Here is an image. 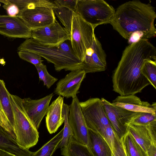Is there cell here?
<instances>
[{"instance_id":"obj_30","label":"cell","mask_w":156,"mask_h":156,"mask_svg":"<svg viewBox=\"0 0 156 156\" xmlns=\"http://www.w3.org/2000/svg\"><path fill=\"white\" fill-rule=\"evenodd\" d=\"M19 57L22 59L30 63L34 66L42 63L41 57L34 52L25 50L18 51Z\"/></svg>"},{"instance_id":"obj_27","label":"cell","mask_w":156,"mask_h":156,"mask_svg":"<svg viewBox=\"0 0 156 156\" xmlns=\"http://www.w3.org/2000/svg\"><path fill=\"white\" fill-rule=\"evenodd\" d=\"M69 110V105L63 103L62 109V115L64 118V125L62 139L57 146V149L61 148L67 143L70 137L73 135L71 129L69 124L68 116Z\"/></svg>"},{"instance_id":"obj_37","label":"cell","mask_w":156,"mask_h":156,"mask_svg":"<svg viewBox=\"0 0 156 156\" xmlns=\"http://www.w3.org/2000/svg\"><path fill=\"white\" fill-rule=\"evenodd\" d=\"M0 113H1V114L3 115H4L2 113V111L1 109V108H0Z\"/></svg>"},{"instance_id":"obj_21","label":"cell","mask_w":156,"mask_h":156,"mask_svg":"<svg viewBox=\"0 0 156 156\" xmlns=\"http://www.w3.org/2000/svg\"><path fill=\"white\" fill-rule=\"evenodd\" d=\"M10 94L6 87L4 82L3 80L0 79V108L13 131L14 115Z\"/></svg>"},{"instance_id":"obj_10","label":"cell","mask_w":156,"mask_h":156,"mask_svg":"<svg viewBox=\"0 0 156 156\" xmlns=\"http://www.w3.org/2000/svg\"><path fill=\"white\" fill-rule=\"evenodd\" d=\"M68 119L73 138L79 142L87 146L88 129L77 96L73 98L69 105Z\"/></svg>"},{"instance_id":"obj_36","label":"cell","mask_w":156,"mask_h":156,"mask_svg":"<svg viewBox=\"0 0 156 156\" xmlns=\"http://www.w3.org/2000/svg\"><path fill=\"white\" fill-rule=\"evenodd\" d=\"M0 156H19L0 148Z\"/></svg>"},{"instance_id":"obj_4","label":"cell","mask_w":156,"mask_h":156,"mask_svg":"<svg viewBox=\"0 0 156 156\" xmlns=\"http://www.w3.org/2000/svg\"><path fill=\"white\" fill-rule=\"evenodd\" d=\"M81 110L88 129L100 134L109 144L112 151L115 132L105 111L101 99L90 98L80 102Z\"/></svg>"},{"instance_id":"obj_16","label":"cell","mask_w":156,"mask_h":156,"mask_svg":"<svg viewBox=\"0 0 156 156\" xmlns=\"http://www.w3.org/2000/svg\"><path fill=\"white\" fill-rule=\"evenodd\" d=\"M112 103L115 106L136 112H147L156 114V103L150 104L147 101H142L134 94L119 96Z\"/></svg>"},{"instance_id":"obj_24","label":"cell","mask_w":156,"mask_h":156,"mask_svg":"<svg viewBox=\"0 0 156 156\" xmlns=\"http://www.w3.org/2000/svg\"><path fill=\"white\" fill-rule=\"evenodd\" d=\"M63 128L55 136L45 144L31 156H52L56 150L62 136Z\"/></svg>"},{"instance_id":"obj_18","label":"cell","mask_w":156,"mask_h":156,"mask_svg":"<svg viewBox=\"0 0 156 156\" xmlns=\"http://www.w3.org/2000/svg\"><path fill=\"white\" fill-rule=\"evenodd\" d=\"M87 146L94 156H112V150L104 138L88 129Z\"/></svg>"},{"instance_id":"obj_11","label":"cell","mask_w":156,"mask_h":156,"mask_svg":"<svg viewBox=\"0 0 156 156\" xmlns=\"http://www.w3.org/2000/svg\"><path fill=\"white\" fill-rule=\"evenodd\" d=\"M106 57L100 42L95 37L92 46L86 50L82 70L86 73L105 71L107 68Z\"/></svg>"},{"instance_id":"obj_3","label":"cell","mask_w":156,"mask_h":156,"mask_svg":"<svg viewBox=\"0 0 156 156\" xmlns=\"http://www.w3.org/2000/svg\"><path fill=\"white\" fill-rule=\"evenodd\" d=\"M17 51H27L35 53L53 63L55 70L71 71L82 70V62L73 49L71 41L67 40L56 46L43 45L34 39H26L18 47Z\"/></svg>"},{"instance_id":"obj_17","label":"cell","mask_w":156,"mask_h":156,"mask_svg":"<svg viewBox=\"0 0 156 156\" xmlns=\"http://www.w3.org/2000/svg\"><path fill=\"white\" fill-rule=\"evenodd\" d=\"M63 103V97L59 96L48 107L46 116V124L50 134L56 132L64 122L62 115Z\"/></svg>"},{"instance_id":"obj_2","label":"cell","mask_w":156,"mask_h":156,"mask_svg":"<svg viewBox=\"0 0 156 156\" xmlns=\"http://www.w3.org/2000/svg\"><path fill=\"white\" fill-rule=\"evenodd\" d=\"M156 18L155 9L150 4L133 0L120 5L109 23L126 40L137 32L144 34L148 40L156 36Z\"/></svg>"},{"instance_id":"obj_1","label":"cell","mask_w":156,"mask_h":156,"mask_svg":"<svg viewBox=\"0 0 156 156\" xmlns=\"http://www.w3.org/2000/svg\"><path fill=\"white\" fill-rule=\"evenodd\" d=\"M149 59L156 60V49L148 40L126 47L113 74V90L121 96L135 95L150 84L141 73L143 63Z\"/></svg>"},{"instance_id":"obj_31","label":"cell","mask_w":156,"mask_h":156,"mask_svg":"<svg viewBox=\"0 0 156 156\" xmlns=\"http://www.w3.org/2000/svg\"><path fill=\"white\" fill-rule=\"evenodd\" d=\"M0 2L3 3V7L6 10L8 15L12 16H18L20 11L16 5L9 0H0Z\"/></svg>"},{"instance_id":"obj_35","label":"cell","mask_w":156,"mask_h":156,"mask_svg":"<svg viewBox=\"0 0 156 156\" xmlns=\"http://www.w3.org/2000/svg\"><path fill=\"white\" fill-rule=\"evenodd\" d=\"M147 156H156V145H151L146 152Z\"/></svg>"},{"instance_id":"obj_15","label":"cell","mask_w":156,"mask_h":156,"mask_svg":"<svg viewBox=\"0 0 156 156\" xmlns=\"http://www.w3.org/2000/svg\"><path fill=\"white\" fill-rule=\"evenodd\" d=\"M127 132L133 136L146 153L151 145H156V121L146 126L130 124Z\"/></svg>"},{"instance_id":"obj_14","label":"cell","mask_w":156,"mask_h":156,"mask_svg":"<svg viewBox=\"0 0 156 156\" xmlns=\"http://www.w3.org/2000/svg\"><path fill=\"white\" fill-rule=\"evenodd\" d=\"M86 74L84 70L81 69L71 71L58 81L54 93L67 98L76 96Z\"/></svg>"},{"instance_id":"obj_39","label":"cell","mask_w":156,"mask_h":156,"mask_svg":"<svg viewBox=\"0 0 156 156\" xmlns=\"http://www.w3.org/2000/svg\"><path fill=\"white\" fill-rule=\"evenodd\" d=\"M0 5H1V4H0Z\"/></svg>"},{"instance_id":"obj_33","label":"cell","mask_w":156,"mask_h":156,"mask_svg":"<svg viewBox=\"0 0 156 156\" xmlns=\"http://www.w3.org/2000/svg\"><path fill=\"white\" fill-rule=\"evenodd\" d=\"M77 0H55L53 1L57 7H65L76 13Z\"/></svg>"},{"instance_id":"obj_13","label":"cell","mask_w":156,"mask_h":156,"mask_svg":"<svg viewBox=\"0 0 156 156\" xmlns=\"http://www.w3.org/2000/svg\"><path fill=\"white\" fill-rule=\"evenodd\" d=\"M0 34L11 38H32L31 30L19 16L0 15Z\"/></svg>"},{"instance_id":"obj_12","label":"cell","mask_w":156,"mask_h":156,"mask_svg":"<svg viewBox=\"0 0 156 156\" xmlns=\"http://www.w3.org/2000/svg\"><path fill=\"white\" fill-rule=\"evenodd\" d=\"M53 96V93H51L37 100H32L30 98L22 99V104L24 111L31 122L37 130L42 120L46 115Z\"/></svg>"},{"instance_id":"obj_23","label":"cell","mask_w":156,"mask_h":156,"mask_svg":"<svg viewBox=\"0 0 156 156\" xmlns=\"http://www.w3.org/2000/svg\"><path fill=\"white\" fill-rule=\"evenodd\" d=\"M120 140L127 156H147L143 148L128 132Z\"/></svg>"},{"instance_id":"obj_7","label":"cell","mask_w":156,"mask_h":156,"mask_svg":"<svg viewBox=\"0 0 156 156\" xmlns=\"http://www.w3.org/2000/svg\"><path fill=\"white\" fill-rule=\"evenodd\" d=\"M101 99L114 131L121 140L127 132L129 125L140 113L131 112L115 106L103 98Z\"/></svg>"},{"instance_id":"obj_32","label":"cell","mask_w":156,"mask_h":156,"mask_svg":"<svg viewBox=\"0 0 156 156\" xmlns=\"http://www.w3.org/2000/svg\"><path fill=\"white\" fill-rule=\"evenodd\" d=\"M112 153L114 156H127L120 140L115 133Z\"/></svg>"},{"instance_id":"obj_8","label":"cell","mask_w":156,"mask_h":156,"mask_svg":"<svg viewBox=\"0 0 156 156\" xmlns=\"http://www.w3.org/2000/svg\"><path fill=\"white\" fill-rule=\"evenodd\" d=\"M53 9L37 6L20 11L18 15L31 30L50 25L56 20Z\"/></svg>"},{"instance_id":"obj_25","label":"cell","mask_w":156,"mask_h":156,"mask_svg":"<svg viewBox=\"0 0 156 156\" xmlns=\"http://www.w3.org/2000/svg\"><path fill=\"white\" fill-rule=\"evenodd\" d=\"M55 15L70 34L71 33L72 25L74 12L65 7H57L53 9Z\"/></svg>"},{"instance_id":"obj_9","label":"cell","mask_w":156,"mask_h":156,"mask_svg":"<svg viewBox=\"0 0 156 156\" xmlns=\"http://www.w3.org/2000/svg\"><path fill=\"white\" fill-rule=\"evenodd\" d=\"M31 32L32 38L44 45L56 46L67 40L71 41L70 34L56 20L50 25Z\"/></svg>"},{"instance_id":"obj_29","label":"cell","mask_w":156,"mask_h":156,"mask_svg":"<svg viewBox=\"0 0 156 156\" xmlns=\"http://www.w3.org/2000/svg\"><path fill=\"white\" fill-rule=\"evenodd\" d=\"M156 121V114L141 112L139 115L131 122L130 124L146 126Z\"/></svg>"},{"instance_id":"obj_5","label":"cell","mask_w":156,"mask_h":156,"mask_svg":"<svg viewBox=\"0 0 156 156\" xmlns=\"http://www.w3.org/2000/svg\"><path fill=\"white\" fill-rule=\"evenodd\" d=\"M14 119L13 131L18 144L23 148L29 150L36 144L39 132L26 115L22 104V99L10 94Z\"/></svg>"},{"instance_id":"obj_19","label":"cell","mask_w":156,"mask_h":156,"mask_svg":"<svg viewBox=\"0 0 156 156\" xmlns=\"http://www.w3.org/2000/svg\"><path fill=\"white\" fill-rule=\"evenodd\" d=\"M0 148L19 156H31L33 153L20 146L16 138L0 126Z\"/></svg>"},{"instance_id":"obj_20","label":"cell","mask_w":156,"mask_h":156,"mask_svg":"<svg viewBox=\"0 0 156 156\" xmlns=\"http://www.w3.org/2000/svg\"><path fill=\"white\" fill-rule=\"evenodd\" d=\"M71 44L74 52L79 59L83 62L86 49L82 37L80 28L79 15L74 12L70 35Z\"/></svg>"},{"instance_id":"obj_34","label":"cell","mask_w":156,"mask_h":156,"mask_svg":"<svg viewBox=\"0 0 156 156\" xmlns=\"http://www.w3.org/2000/svg\"><path fill=\"white\" fill-rule=\"evenodd\" d=\"M0 126L15 138V135L12 128L5 116L1 113H0Z\"/></svg>"},{"instance_id":"obj_6","label":"cell","mask_w":156,"mask_h":156,"mask_svg":"<svg viewBox=\"0 0 156 156\" xmlns=\"http://www.w3.org/2000/svg\"><path fill=\"white\" fill-rule=\"evenodd\" d=\"M115 10L103 0H77L76 13L94 28L109 23Z\"/></svg>"},{"instance_id":"obj_28","label":"cell","mask_w":156,"mask_h":156,"mask_svg":"<svg viewBox=\"0 0 156 156\" xmlns=\"http://www.w3.org/2000/svg\"><path fill=\"white\" fill-rule=\"evenodd\" d=\"M35 66L37 69L40 80L43 82L44 85L46 86L48 89L50 88L57 81V78L49 73L45 65L42 63Z\"/></svg>"},{"instance_id":"obj_38","label":"cell","mask_w":156,"mask_h":156,"mask_svg":"<svg viewBox=\"0 0 156 156\" xmlns=\"http://www.w3.org/2000/svg\"><path fill=\"white\" fill-rule=\"evenodd\" d=\"M112 156H114V155H113V153H112Z\"/></svg>"},{"instance_id":"obj_22","label":"cell","mask_w":156,"mask_h":156,"mask_svg":"<svg viewBox=\"0 0 156 156\" xmlns=\"http://www.w3.org/2000/svg\"><path fill=\"white\" fill-rule=\"evenodd\" d=\"M61 151L63 156H94L87 146L77 141L73 136Z\"/></svg>"},{"instance_id":"obj_26","label":"cell","mask_w":156,"mask_h":156,"mask_svg":"<svg viewBox=\"0 0 156 156\" xmlns=\"http://www.w3.org/2000/svg\"><path fill=\"white\" fill-rule=\"evenodd\" d=\"M141 73L156 89V60L149 59L145 61L142 66Z\"/></svg>"}]
</instances>
